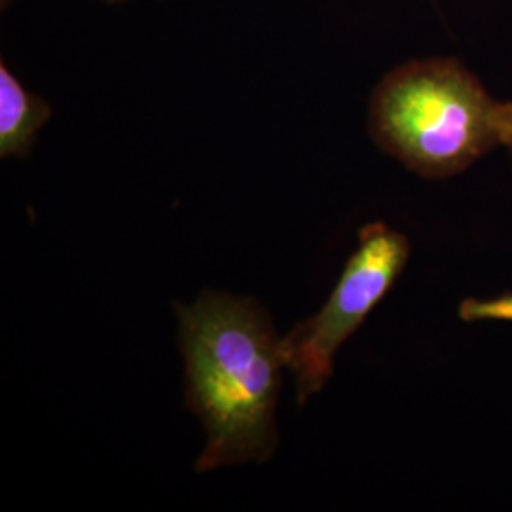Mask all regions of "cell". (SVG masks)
Masks as SVG:
<instances>
[{
    "label": "cell",
    "mask_w": 512,
    "mask_h": 512,
    "mask_svg": "<svg viewBox=\"0 0 512 512\" xmlns=\"http://www.w3.org/2000/svg\"><path fill=\"white\" fill-rule=\"evenodd\" d=\"M175 311L184 399L207 433L196 473L268 461L279 444L275 408L287 368L270 313L253 298L213 291Z\"/></svg>",
    "instance_id": "obj_1"
},
{
    "label": "cell",
    "mask_w": 512,
    "mask_h": 512,
    "mask_svg": "<svg viewBox=\"0 0 512 512\" xmlns=\"http://www.w3.org/2000/svg\"><path fill=\"white\" fill-rule=\"evenodd\" d=\"M368 131L418 177L452 179L511 145L512 101L495 99L459 59H412L374 88Z\"/></svg>",
    "instance_id": "obj_2"
},
{
    "label": "cell",
    "mask_w": 512,
    "mask_h": 512,
    "mask_svg": "<svg viewBox=\"0 0 512 512\" xmlns=\"http://www.w3.org/2000/svg\"><path fill=\"white\" fill-rule=\"evenodd\" d=\"M410 241L385 222H368L323 308L281 338L285 365L296 380L298 404L325 389L338 351L363 327L410 260Z\"/></svg>",
    "instance_id": "obj_3"
},
{
    "label": "cell",
    "mask_w": 512,
    "mask_h": 512,
    "mask_svg": "<svg viewBox=\"0 0 512 512\" xmlns=\"http://www.w3.org/2000/svg\"><path fill=\"white\" fill-rule=\"evenodd\" d=\"M54 110L0 63V158H27Z\"/></svg>",
    "instance_id": "obj_4"
},
{
    "label": "cell",
    "mask_w": 512,
    "mask_h": 512,
    "mask_svg": "<svg viewBox=\"0 0 512 512\" xmlns=\"http://www.w3.org/2000/svg\"><path fill=\"white\" fill-rule=\"evenodd\" d=\"M463 323H512V291L494 296H467L458 304Z\"/></svg>",
    "instance_id": "obj_5"
},
{
    "label": "cell",
    "mask_w": 512,
    "mask_h": 512,
    "mask_svg": "<svg viewBox=\"0 0 512 512\" xmlns=\"http://www.w3.org/2000/svg\"><path fill=\"white\" fill-rule=\"evenodd\" d=\"M8 0H2V6H6ZM107 2H122V0H107Z\"/></svg>",
    "instance_id": "obj_6"
},
{
    "label": "cell",
    "mask_w": 512,
    "mask_h": 512,
    "mask_svg": "<svg viewBox=\"0 0 512 512\" xmlns=\"http://www.w3.org/2000/svg\"><path fill=\"white\" fill-rule=\"evenodd\" d=\"M507 150H509V154H511V156H512V139H511V145H509V147H507Z\"/></svg>",
    "instance_id": "obj_7"
}]
</instances>
